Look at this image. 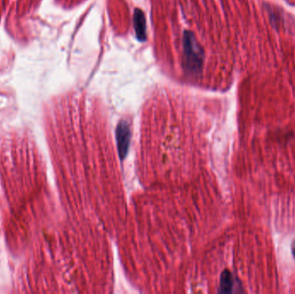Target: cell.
I'll list each match as a JSON object with an SVG mask.
<instances>
[{"instance_id":"1","label":"cell","mask_w":295,"mask_h":294,"mask_svg":"<svg viewBox=\"0 0 295 294\" xmlns=\"http://www.w3.org/2000/svg\"><path fill=\"white\" fill-rule=\"evenodd\" d=\"M117 149L120 155V158H125L130 142V129L129 124L125 121H122L118 123L116 130Z\"/></svg>"},{"instance_id":"2","label":"cell","mask_w":295,"mask_h":294,"mask_svg":"<svg viewBox=\"0 0 295 294\" xmlns=\"http://www.w3.org/2000/svg\"><path fill=\"white\" fill-rule=\"evenodd\" d=\"M233 288V278L230 272L225 270V271L221 275L220 280V293L224 294H229L232 292Z\"/></svg>"},{"instance_id":"3","label":"cell","mask_w":295,"mask_h":294,"mask_svg":"<svg viewBox=\"0 0 295 294\" xmlns=\"http://www.w3.org/2000/svg\"><path fill=\"white\" fill-rule=\"evenodd\" d=\"M135 20H136V34H137V36H139L140 38L143 39L145 36V22H144L143 15L142 14H136Z\"/></svg>"},{"instance_id":"4","label":"cell","mask_w":295,"mask_h":294,"mask_svg":"<svg viewBox=\"0 0 295 294\" xmlns=\"http://www.w3.org/2000/svg\"><path fill=\"white\" fill-rule=\"evenodd\" d=\"M293 254H294V256H295V243H294V244H293Z\"/></svg>"}]
</instances>
